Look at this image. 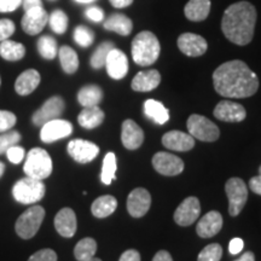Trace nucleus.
<instances>
[{"instance_id": "f257e3e1", "label": "nucleus", "mask_w": 261, "mask_h": 261, "mask_svg": "<svg viewBox=\"0 0 261 261\" xmlns=\"http://www.w3.org/2000/svg\"><path fill=\"white\" fill-rule=\"evenodd\" d=\"M214 89L226 98L252 97L259 89L256 74L242 61H230L218 67L213 73Z\"/></svg>"}, {"instance_id": "f03ea898", "label": "nucleus", "mask_w": 261, "mask_h": 261, "mask_svg": "<svg viewBox=\"0 0 261 261\" xmlns=\"http://www.w3.org/2000/svg\"><path fill=\"white\" fill-rule=\"evenodd\" d=\"M256 10L248 2H238L225 10L221 19V31L233 44L244 46L254 37Z\"/></svg>"}, {"instance_id": "7ed1b4c3", "label": "nucleus", "mask_w": 261, "mask_h": 261, "mask_svg": "<svg viewBox=\"0 0 261 261\" xmlns=\"http://www.w3.org/2000/svg\"><path fill=\"white\" fill-rule=\"evenodd\" d=\"M159 39L154 33L144 31L136 35L132 41V57L133 61L142 67L154 64L160 56Z\"/></svg>"}, {"instance_id": "20e7f679", "label": "nucleus", "mask_w": 261, "mask_h": 261, "mask_svg": "<svg viewBox=\"0 0 261 261\" xmlns=\"http://www.w3.org/2000/svg\"><path fill=\"white\" fill-rule=\"evenodd\" d=\"M23 171L27 177L39 180L50 177L52 173V160L46 150L41 148L32 149L25 158Z\"/></svg>"}, {"instance_id": "39448f33", "label": "nucleus", "mask_w": 261, "mask_h": 261, "mask_svg": "<svg viewBox=\"0 0 261 261\" xmlns=\"http://www.w3.org/2000/svg\"><path fill=\"white\" fill-rule=\"evenodd\" d=\"M44 182L39 179L25 177L19 179L12 188V195L14 198L22 204H33L37 203L45 196Z\"/></svg>"}, {"instance_id": "423d86ee", "label": "nucleus", "mask_w": 261, "mask_h": 261, "mask_svg": "<svg viewBox=\"0 0 261 261\" xmlns=\"http://www.w3.org/2000/svg\"><path fill=\"white\" fill-rule=\"evenodd\" d=\"M45 218V210L41 205H32L16 221V232L23 240L34 237Z\"/></svg>"}, {"instance_id": "0eeeda50", "label": "nucleus", "mask_w": 261, "mask_h": 261, "mask_svg": "<svg viewBox=\"0 0 261 261\" xmlns=\"http://www.w3.org/2000/svg\"><path fill=\"white\" fill-rule=\"evenodd\" d=\"M228 198V213L237 217L242 212L248 200V188L241 178H231L225 184Z\"/></svg>"}, {"instance_id": "6e6552de", "label": "nucleus", "mask_w": 261, "mask_h": 261, "mask_svg": "<svg viewBox=\"0 0 261 261\" xmlns=\"http://www.w3.org/2000/svg\"><path fill=\"white\" fill-rule=\"evenodd\" d=\"M189 135L202 142H215L220 136L218 126L207 117L194 114L188 120Z\"/></svg>"}, {"instance_id": "1a4fd4ad", "label": "nucleus", "mask_w": 261, "mask_h": 261, "mask_svg": "<svg viewBox=\"0 0 261 261\" xmlns=\"http://www.w3.org/2000/svg\"><path fill=\"white\" fill-rule=\"evenodd\" d=\"M64 108L65 104L62 97L55 96L48 98L46 102L42 104L40 109H38L37 112L33 114V123L38 127L44 126L46 122L58 119L63 114Z\"/></svg>"}, {"instance_id": "9d476101", "label": "nucleus", "mask_w": 261, "mask_h": 261, "mask_svg": "<svg viewBox=\"0 0 261 261\" xmlns=\"http://www.w3.org/2000/svg\"><path fill=\"white\" fill-rule=\"evenodd\" d=\"M152 166L155 171L160 174L172 177L178 175L184 171V162L177 156L168 154V152H158L152 158Z\"/></svg>"}, {"instance_id": "9b49d317", "label": "nucleus", "mask_w": 261, "mask_h": 261, "mask_svg": "<svg viewBox=\"0 0 261 261\" xmlns=\"http://www.w3.org/2000/svg\"><path fill=\"white\" fill-rule=\"evenodd\" d=\"M201 213V204L198 198L191 197L185 198L179 204V207L174 212V221L180 226H190L197 220Z\"/></svg>"}, {"instance_id": "f8f14e48", "label": "nucleus", "mask_w": 261, "mask_h": 261, "mask_svg": "<svg viewBox=\"0 0 261 261\" xmlns=\"http://www.w3.org/2000/svg\"><path fill=\"white\" fill-rule=\"evenodd\" d=\"M48 22V14L42 6L24 11L21 24L22 29L29 35H37L42 32Z\"/></svg>"}, {"instance_id": "ddd939ff", "label": "nucleus", "mask_w": 261, "mask_h": 261, "mask_svg": "<svg viewBox=\"0 0 261 261\" xmlns=\"http://www.w3.org/2000/svg\"><path fill=\"white\" fill-rule=\"evenodd\" d=\"M68 154L79 163L93 161L99 154V148L92 142L83 139H74L68 144Z\"/></svg>"}, {"instance_id": "4468645a", "label": "nucleus", "mask_w": 261, "mask_h": 261, "mask_svg": "<svg viewBox=\"0 0 261 261\" xmlns=\"http://www.w3.org/2000/svg\"><path fill=\"white\" fill-rule=\"evenodd\" d=\"M73 132V125L65 120H52L41 126L40 138L44 143H54L70 136Z\"/></svg>"}, {"instance_id": "2eb2a0df", "label": "nucleus", "mask_w": 261, "mask_h": 261, "mask_svg": "<svg viewBox=\"0 0 261 261\" xmlns=\"http://www.w3.org/2000/svg\"><path fill=\"white\" fill-rule=\"evenodd\" d=\"M151 204V196L143 188L135 189L127 198V211L133 218H142L148 213Z\"/></svg>"}, {"instance_id": "dca6fc26", "label": "nucleus", "mask_w": 261, "mask_h": 261, "mask_svg": "<svg viewBox=\"0 0 261 261\" xmlns=\"http://www.w3.org/2000/svg\"><path fill=\"white\" fill-rule=\"evenodd\" d=\"M178 47L189 57H198L205 54L208 44L205 39L194 33H184L178 38Z\"/></svg>"}, {"instance_id": "f3484780", "label": "nucleus", "mask_w": 261, "mask_h": 261, "mask_svg": "<svg viewBox=\"0 0 261 261\" xmlns=\"http://www.w3.org/2000/svg\"><path fill=\"white\" fill-rule=\"evenodd\" d=\"M107 73L114 80H121L128 73V60L121 50L114 47L108 55L107 62Z\"/></svg>"}, {"instance_id": "a211bd4d", "label": "nucleus", "mask_w": 261, "mask_h": 261, "mask_svg": "<svg viewBox=\"0 0 261 261\" xmlns=\"http://www.w3.org/2000/svg\"><path fill=\"white\" fill-rule=\"evenodd\" d=\"M213 114L218 120L225 122H241L247 116L244 107L231 100H221L215 107Z\"/></svg>"}, {"instance_id": "6ab92c4d", "label": "nucleus", "mask_w": 261, "mask_h": 261, "mask_svg": "<svg viewBox=\"0 0 261 261\" xmlns=\"http://www.w3.org/2000/svg\"><path fill=\"white\" fill-rule=\"evenodd\" d=\"M162 144L174 151H189L195 146V138L180 130H171L162 137Z\"/></svg>"}, {"instance_id": "aec40b11", "label": "nucleus", "mask_w": 261, "mask_h": 261, "mask_svg": "<svg viewBox=\"0 0 261 261\" xmlns=\"http://www.w3.org/2000/svg\"><path fill=\"white\" fill-rule=\"evenodd\" d=\"M221 227H223V217L219 212L212 211L198 221L196 231L202 238H211L219 232Z\"/></svg>"}, {"instance_id": "412c9836", "label": "nucleus", "mask_w": 261, "mask_h": 261, "mask_svg": "<svg viewBox=\"0 0 261 261\" xmlns=\"http://www.w3.org/2000/svg\"><path fill=\"white\" fill-rule=\"evenodd\" d=\"M121 140L126 149L136 150L144 142V132L133 120H126L122 123Z\"/></svg>"}, {"instance_id": "4be33fe9", "label": "nucleus", "mask_w": 261, "mask_h": 261, "mask_svg": "<svg viewBox=\"0 0 261 261\" xmlns=\"http://www.w3.org/2000/svg\"><path fill=\"white\" fill-rule=\"evenodd\" d=\"M161 83V75L156 69H150L140 71L133 77L132 87L133 91L137 92H150V91L155 90Z\"/></svg>"}, {"instance_id": "5701e85b", "label": "nucleus", "mask_w": 261, "mask_h": 261, "mask_svg": "<svg viewBox=\"0 0 261 261\" xmlns=\"http://www.w3.org/2000/svg\"><path fill=\"white\" fill-rule=\"evenodd\" d=\"M76 215L70 208H63L55 218V227L61 236L70 238L76 232Z\"/></svg>"}, {"instance_id": "b1692460", "label": "nucleus", "mask_w": 261, "mask_h": 261, "mask_svg": "<svg viewBox=\"0 0 261 261\" xmlns=\"http://www.w3.org/2000/svg\"><path fill=\"white\" fill-rule=\"evenodd\" d=\"M41 76L38 70L35 69H28L24 70L19 76L17 77L15 83V90L19 96H28L34 90L37 89L40 84Z\"/></svg>"}, {"instance_id": "393cba45", "label": "nucleus", "mask_w": 261, "mask_h": 261, "mask_svg": "<svg viewBox=\"0 0 261 261\" xmlns=\"http://www.w3.org/2000/svg\"><path fill=\"white\" fill-rule=\"evenodd\" d=\"M103 27L107 31L117 33V34L122 35V37H127V35L132 33L133 23L130 18L127 17L126 15L114 14L104 21Z\"/></svg>"}, {"instance_id": "a878e982", "label": "nucleus", "mask_w": 261, "mask_h": 261, "mask_svg": "<svg viewBox=\"0 0 261 261\" xmlns=\"http://www.w3.org/2000/svg\"><path fill=\"white\" fill-rule=\"evenodd\" d=\"M211 11V0H189L185 5L184 14L188 19L201 22L208 17Z\"/></svg>"}, {"instance_id": "bb28decb", "label": "nucleus", "mask_w": 261, "mask_h": 261, "mask_svg": "<svg viewBox=\"0 0 261 261\" xmlns=\"http://www.w3.org/2000/svg\"><path fill=\"white\" fill-rule=\"evenodd\" d=\"M104 112L99 107H87L83 109V112L77 116V121H79L80 126L84 128L92 129L96 128L99 125H102L104 121Z\"/></svg>"}, {"instance_id": "cd10ccee", "label": "nucleus", "mask_w": 261, "mask_h": 261, "mask_svg": "<svg viewBox=\"0 0 261 261\" xmlns=\"http://www.w3.org/2000/svg\"><path fill=\"white\" fill-rule=\"evenodd\" d=\"M144 114L158 125H165L169 120L167 108L155 99H148L144 103Z\"/></svg>"}, {"instance_id": "c85d7f7f", "label": "nucleus", "mask_w": 261, "mask_h": 261, "mask_svg": "<svg viewBox=\"0 0 261 261\" xmlns=\"http://www.w3.org/2000/svg\"><path fill=\"white\" fill-rule=\"evenodd\" d=\"M117 208L116 198L112 195H104L98 197L91 205V211L96 218H107L112 215Z\"/></svg>"}, {"instance_id": "c756f323", "label": "nucleus", "mask_w": 261, "mask_h": 261, "mask_svg": "<svg viewBox=\"0 0 261 261\" xmlns=\"http://www.w3.org/2000/svg\"><path fill=\"white\" fill-rule=\"evenodd\" d=\"M103 91L97 85H87L77 93V100L84 108L96 107L102 102Z\"/></svg>"}, {"instance_id": "7c9ffc66", "label": "nucleus", "mask_w": 261, "mask_h": 261, "mask_svg": "<svg viewBox=\"0 0 261 261\" xmlns=\"http://www.w3.org/2000/svg\"><path fill=\"white\" fill-rule=\"evenodd\" d=\"M25 47L21 42H16L8 39L0 42V56L5 61H19L24 57Z\"/></svg>"}, {"instance_id": "2f4dec72", "label": "nucleus", "mask_w": 261, "mask_h": 261, "mask_svg": "<svg viewBox=\"0 0 261 261\" xmlns=\"http://www.w3.org/2000/svg\"><path fill=\"white\" fill-rule=\"evenodd\" d=\"M58 57L62 65V69L67 74H74L79 68V57L76 52L69 46H62L58 50Z\"/></svg>"}, {"instance_id": "473e14b6", "label": "nucleus", "mask_w": 261, "mask_h": 261, "mask_svg": "<svg viewBox=\"0 0 261 261\" xmlns=\"http://www.w3.org/2000/svg\"><path fill=\"white\" fill-rule=\"evenodd\" d=\"M97 252V242L93 238H84L75 246L74 255L77 261H87L92 259Z\"/></svg>"}, {"instance_id": "72a5a7b5", "label": "nucleus", "mask_w": 261, "mask_h": 261, "mask_svg": "<svg viewBox=\"0 0 261 261\" xmlns=\"http://www.w3.org/2000/svg\"><path fill=\"white\" fill-rule=\"evenodd\" d=\"M38 51L45 60H54L58 55L57 41L50 35H42L38 40Z\"/></svg>"}, {"instance_id": "f704fd0d", "label": "nucleus", "mask_w": 261, "mask_h": 261, "mask_svg": "<svg viewBox=\"0 0 261 261\" xmlns=\"http://www.w3.org/2000/svg\"><path fill=\"white\" fill-rule=\"evenodd\" d=\"M116 173V156L114 152H108L103 160L102 174H100V180L103 184L110 185L113 180H115Z\"/></svg>"}, {"instance_id": "c9c22d12", "label": "nucleus", "mask_w": 261, "mask_h": 261, "mask_svg": "<svg viewBox=\"0 0 261 261\" xmlns=\"http://www.w3.org/2000/svg\"><path fill=\"white\" fill-rule=\"evenodd\" d=\"M114 47L115 46H114L113 42H102V44L96 48V51L93 52L92 57H91V67H92L93 69H100V68H103L104 65H106L108 55H109V52L112 51Z\"/></svg>"}, {"instance_id": "e433bc0d", "label": "nucleus", "mask_w": 261, "mask_h": 261, "mask_svg": "<svg viewBox=\"0 0 261 261\" xmlns=\"http://www.w3.org/2000/svg\"><path fill=\"white\" fill-rule=\"evenodd\" d=\"M48 24L56 34H63L68 28V16L63 10H55L48 15Z\"/></svg>"}, {"instance_id": "4c0bfd02", "label": "nucleus", "mask_w": 261, "mask_h": 261, "mask_svg": "<svg viewBox=\"0 0 261 261\" xmlns=\"http://www.w3.org/2000/svg\"><path fill=\"white\" fill-rule=\"evenodd\" d=\"M74 40L81 47H89L94 41V33L86 25H77L74 31Z\"/></svg>"}, {"instance_id": "58836bf2", "label": "nucleus", "mask_w": 261, "mask_h": 261, "mask_svg": "<svg viewBox=\"0 0 261 261\" xmlns=\"http://www.w3.org/2000/svg\"><path fill=\"white\" fill-rule=\"evenodd\" d=\"M21 140V135L17 130H6L0 135V155L5 154L8 150L16 144H18V142Z\"/></svg>"}, {"instance_id": "ea45409f", "label": "nucleus", "mask_w": 261, "mask_h": 261, "mask_svg": "<svg viewBox=\"0 0 261 261\" xmlns=\"http://www.w3.org/2000/svg\"><path fill=\"white\" fill-rule=\"evenodd\" d=\"M221 256H223V248L220 244L213 243L202 249V252L198 254L197 261H220Z\"/></svg>"}, {"instance_id": "a19ab883", "label": "nucleus", "mask_w": 261, "mask_h": 261, "mask_svg": "<svg viewBox=\"0 0 261 261\" xmlns=\"http://www.w3.org/2000/svg\"><path fill=\"white\" fill-rule=\"evenodd\" d=\"M16 115L8 110H0V133L6 132L16 125Z\"/></svg>"}, {"instance_id": "79ce46f5", "label": "nucleus", "mask_w": 261, "mask_h": 261, "mask_svg": "<svg viewBox=\"0 0 261 261\" xmlns=\"http://www.w3.org/2000/svg\"><path fill=\"white\" fill-rule=\"evenodd\" d=\"M15 23L9 18H2L0 19V42L8 40L15 33Z\"/></svg>"}, {"instance_id": "37998d69", "label": "nucleus", "mask_w": 261, "mask_h": 261, "mask_svg": "<svg viewBox=\"0 0 261 261\" xmlns=\"http://www.w3.org/2000/svg\"><path fill=\"white\" fill-rule=\"evenodd\" d=\"M5 154H6V156H8L10 162L14 163V165H18V163L22 162V160L24 159L25 151L22 146L16 144L14 146H11V148H10L8 151L5 152Z\"/></svg>"}, {"instance_id": "c03bdc74", "label": "nucleus", "mask_w": 261, "mask_h": 261, "mask_svg": "<svg viewBox=\"0 0 261 261\" xmlns=\"http://www.w3.org/2000/svg\"><path fill=\"white\" fill-rule=\"evenodd\" d=\"M28 261H57V254L52 249H41L33 254Z\"/></svg>"}, {"instance_id": "a18cd8bd", "label": "nucleus", "mask_w": 261, "mask_h": 261, "mask_svg": "<svg viewBox=\"0 0 261 261\" xmlns=\"http://www.w3.org/2000/svg\"><path fill=\"white\" fill-rule=\"evenodd\" d=\"M85 16L90 19V21L94 22V23H99L104 19V11L98 6H90L89 9L85 11Z\"/></svg>"}, {"instance_id": "49530a36", "label": "nucleus", "mask_w": 261, "mask_h": 261, "mask_svg": "<svg viewBox=\"0 0 261 261\" xmlns=\"http://www.w3.org/2000/svg\"><path fill=\"white\" fill-rule=\"evenodd\" d=\"M22 5V0H0V12H14Z\"/></svg>"}, {"instance_id": "de8ad7c7", "label": "nucleus", "mask_w": 261, "mask_h": 261, "mask_svg": "<svg viewBox=\"0 0 261 261\" xmlns=\"http://www.w3.org/2000/svg\"><path fill=\"white\" fill-rule=\"evenodd\" d=\"M243 247L244 243L241 238H233V240H231L230 244H228V252L232 254V255H236V254L242 252Z\"/></svg>"}, {"instance_id": "09e8293b", "label": "nucleus", "mask_w": 261, "mask_h": 261, "mask_svg": "<svg viewBox=\"0 0 261 261\" xmlns=\"http://www.w3.org/2000/svg\"><path fill=\"white\" fill-rule=\"evenodd\" d=\"M119 261H140V254L135 249L126 250Z\"/></svg>"}, {"instance_id": "8fccbe9b", "label": "nucleus", "mask_w": 261, "mask_h": 261, "mask_svg": "<svg viewBox=\"0 0 261 261\" xmlns=\"http://www.w3.org/2000/svg\"><path fill=\"white\" fill-rule=\"evenodd\" d=\"M249 189L254 194L261 196V174L253 177L249 180Z\"/></svg>"}, {"instance_id": "3c124183", "label": "nucleus", "mask_w": 261, "mask_h": 261, "mask_svg": "<svg viewBox=\"0 0 261 261\" xmlns=\"http://www.w3.org/2000/svg\"><path fill=\"white\" fill-rule=\"evenodd\" d=\"M22 6H23L24 11H27V10L34 8H40L42 6V2L41 0H22Z\"/></svg>"}, {"instance_id": "603ef678", "label": "nucleus", "mask_w": 261, "mask_h": 261, "mask_svg": "<svg viewBox=\"0 0 261 261\" xmlns=\"http://www.w3.org/2000/svg\"><path fill=\"white\" fill-rule=\"evenodd\" d=\"M152 261H173L171 254L166 250H160V252L156 253V255L154 256Z\"/></svg>"}, {"instance_id": "864d4df0", "label": "nucleus", "mask_w": 261, "mask_h": 261, "mask_svg": "<svg viewBox=\"0 0 261 261\" xmlns=\"http://www.w3.org/2000/svg\"><path fill=\"white\" fill-rule=\"evenodd\" d=\"M110 4L116 9H123L129 6L133 3V0H109Z\"/></svg>"}, {"instance_id": "5fc2aeb1", "label": "nucleus", "mask_w": 261, "mask_h": 261, "mask_svg": "<svg viewBox=\"0 0 261 261\" xmlns=\"http://www.w3.org/2000/svg\"><path fill=\"white\" fill-rule=\"evenodd\" d=\"M234 261H255V256H254V253L252 252H246L242 256L238 257Z\"/></svg>"}, {"instance_id": "6e6d98bb", "label": "nucleus", "mask_w": 261, "mask_h": 261, "mask_svg": "<svg viewBox=\"0 0 261 261\" xmlns=\"http://www.w3.org/2000/svg\"><path fill=\"white\" fill-rule=\"evenodd\" d=\"M76 3H79V4H91V3L96 2V0H75Z\"/></svg>"}, {"instance_id": "4d7b16f0", "label": "nucleus", "mask_w": 261, "mask_h": 261, "mask_svg": "<svg viewBox=\"0 0 261 261\" xmlns=\"http://www.w3.org/2000/svg\"><path fill=\"white\" fill-rule=\"evenodd\" d=\"M4 171H5V165L0 161V178H2L3 174H4Z\"/></svg>"}, {"instance_id": "13d9d810", "label": "nucleus", "mask_w": 261, "mask_h": 261, "mask_svg": "<svg viewBox=\"0 0 261 261\" xmlns=\"http://www.w3.org/2000/svg\"><path fill=\"white\" fill-rule=\"evenodd\" d=\"M87 261H102L100 259H98V257H92V259H90V260H87Z\"/></svg>"}, {"instance_id": "bf43d9fd", "label": "nucleus", "mask_w": 261, "mask_h": 261, "mask_svg": "<svg viewBox=\"0 0 261 261\" xmlns=\"http://www.w3.org/2000/svg\"><path fill=\"white\" fill-rule=\"evenodd\" d=\"M259 174H261V166H260V168H259Z\"/></svg>"}, {"instance_id": "052dcab7", "label": "nucleus", "mask_w": 261, "mask_h": 261, "mask_svg": "<svg viewBox=\"0 0 261 261\" xmlns=\"http://www.w3.org/2000/svg\"><path fill=\"white\" fill-rule=\"evenodd\" d=\"M0 85H2V79H0Z\"/></svg>"}]
</instances>
